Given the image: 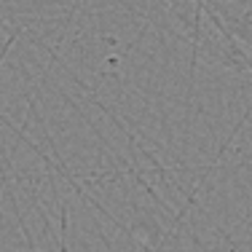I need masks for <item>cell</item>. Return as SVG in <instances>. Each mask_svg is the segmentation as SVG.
<instances>
[{
    "mask_svg": "<svg viewBox=\"0 0 252 252\" xmlns=\"http://www.w3.org/2000/svg\"><path fill=\"white\" fill-rule=\"evenodd\" d=\"M215 30L233 59L252 70V0H185Z\"/></svg>",
    "mask_w": 252,
    "mask_h": 252,
    "instance_id": "1",
    "label": "cell"
}]
</instances>
